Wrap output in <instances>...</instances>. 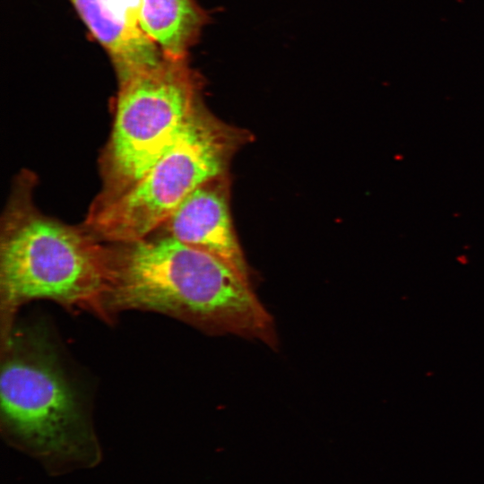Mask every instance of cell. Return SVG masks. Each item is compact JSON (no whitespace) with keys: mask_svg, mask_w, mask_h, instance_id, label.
Listing matches in <instances>:
<instances>
[{"mask_svg":"<svg viewBox=\"0 0 484 484\" xmlns=\"http://www.w3.org/2000/svg\"><path fill=\"white\" fill-rule=\"evenodd\" d=\"M117 253L111 307L163 313L213 332L272 342V320L250 282L216 256L168 236Z\"/></svg>","mask_w":484,"mask_h":484,"instance_id":"6da1fadb","label":"cell"},{"mask_svg":"<svg viewBox=\"0 0 484 484\" xmlns=\"http://www.w3.org/2000/svg\"><path fill=\"white\" fill-rule=\"evenodd\" d=\"M15 215L8 221L0 250L2 337L12 330L16 310L34 299L109 320L117 253L36 212Z\"/></svg>","mask_w":484,"mask_h":484,"instance_id":"7a4b0ae2","label":"cell"},{"mask_svg":"<svg viewBox=\"0 0 484 484\" xmlns=\"http://www.w3.org/2000/svg\"><path fill=\"white\" fill-rule=\"evenodd\" d=\"M2 341L1 427L8 442L52 473L98 462L88 416L50 347L12 330Z\"/></svg>","mask_w":484,"mask_h":484,"instance_id":"3957f363","label":"cell"},{"mask_svg":"<svg viewBox=\"0 0 484 484\" xmlns=\"http://www.w3.org/2000/svg\"><path fill=\"white\" fill-rule=\"evenodd\" d=\"M245 137L199 107L175 143L147 173L95 209L91 220L94 231L123 244L145 239L167 223L195 189L226 175Z\"/></svg>","mask_w":484,"mask_h":484,"instance_id":"277c9868","label":"cell"},{"mask_svg":"<svg viewBox=\"0 0 484 484\" xmlns=\"http://www.w3.org/2000/svg\"><path fill=\"white\" fill-rule=\"evenodd\" d=\"M186 57H165L119 84L107 171L110 199L137 182L171 148L199 108Z\"/></svg>","mask_w":484,"mask_h":484,"instance_id":"5b68a950","label":"cell"},{"mask_svg":"<svg viewBox=\"0 0 484 484\" xmlns=\"http://www.w3.org/2000/svg\"><path fill=\"white\" fill-rule=\"evenodd\" d=\"M226 175L195 189L167 221L169 235L220 259L249 281L229 211Z\"/></svg>","mask_w":484,"mask_h":484,"instance_id":"8992f818","label":"cell"},{"mask_svg":"<svg viewBox=\"0 0 484 484\" xmlns=\"http://www.w3.org/2000/svg\"><path fill=\"white\" fill-rule=\"evenodd\" d=\"M94 38L108 52L119 84L159 65L166 57L116 0H71Z\"/></svg>","mask_w":484,"mask_h":484,"instance_id":"52a82bcc","label":"cell"},{"mask_svg":"<svg viewBox=\"0 0 484 484\" xmlns=\"http://www.w3.org/2000/svg\"><path fill=\"white\" fill-rule=\"evenodd\" d=\"M142 30L165 56L186 57L206 21L195 0H137Z\"/></svg>","mask_w":484,"mask_h":484,"instance_id":"ba28073f","label":"cell"}]
</instances>
